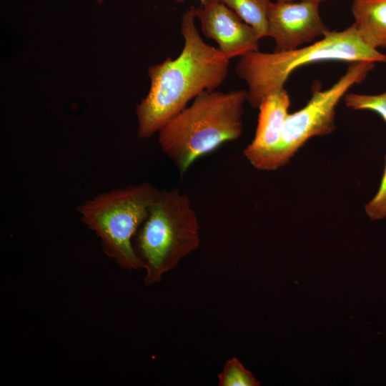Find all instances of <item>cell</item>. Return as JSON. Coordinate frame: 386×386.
Instances as JSON below:
<instances>
[{"label":"cell","mask_w":386,"mask_h":386,"mask_svg":"<svg viewBox=\"0 0 386 386\" xmlns=\"http://www.w3.org/2000/svg\"><path fill=\"white\" fill-rule=\"evenodd\" d=\"M345 106L354 110H369L377 114L386 124V91L378 94L347 93Z\"/></svg>","instance_id":"13"},{"label":"cell","mask_w":386,"mask_h":386,"mask_svg":"<svg viewBox=\"0 0 386 386\" xmlns=\"http://www.w3.org/2000/svg\"><path fill=\"white\" fill-rule=\"evenodd\" d=\"M318 1L321 3L322 1H324L325 0H276L277 2H290V1Z\"/></svg>","instance_id":"15"},{"label":"cell","mask_w":386,"mask_h":386,"mask_svg":"<svg viewBox=\"0 0 386 386\" xmlns=\"http://www.w3.org/2000/svg\"><path fill=\"white\" fill-rule=\"evenodd\" d=\"M177 2H184L185 0H176ZM206 0H199L200 1V4H202Z\"/></svg>","instance_id":"16"},{"label":"cell","mask_w":386,"mask_h":386,"mask_svg":"<svg viewBox=\"0 0 386 386\" xmlns=\"http://www.w3.org/2000/svg\"><path fill=\"white\" fill-rule=\"evenodd\" d=\"M247 91H205L158 132L161 149L180 174L199 158L243 132Z\"/></svg>","instance_id":"2"},{"label":"cell","mask_w":386,"mask_h":386,"mask_svg":"<svg viewBox=\"0 0 386 386\" xmlns=\"http://www.w3.org/2000/svg\"><path fill=\"white\" fill-rule=\"evenodd\" d=\"M204 36L215 41L229 59L259 50L256 31L221 0H206L195 8Z\"/></svg>","instance_id":"8"},{"label":"cell","mask_w":386,"mask_h":386,"mask_svg":"<svg viewBox=\"0 0 386 386\" xmlns=\"http://www.w3.org/2000/svg\"><path fill=\"white\" fill-rule=\"evenodd\" d=\"M99 3H102L103 0H97Z\"/></svg>","instance_id":"17"},{"label":"cell","mask_w":386,"mask_h":386,"mask_svg":"<svg viewBox=\"0 0 386 386\" xmlns=\"http://www.w3.org/2000/svg\"><path fill=\"white\" fill-rule=\"evenodd\" d=\"M159 190L142 182L99 193L77 207L81 222L99 238L103 252L122 269H142L133 239Z\"/></svg>","instance_id":"5"},{"label":"cell","mask_w":386,"mask_h":386,"mask_svg":"<svg viewBox=\"0 0 386 386\" xmlns=\"http://www.w3.org/2000/svg\"><path fill=\"white\" fill-rule=\"evenodd\" d=\"M321 61L386 64V54L366 44L352 24L341 31H330L319 40L294 50L249 53L239 57L235 73L247 85V102L258 109L264 99L284 89L295 70Z\"/></svg>","instance_id":"3"},{"label":"cell","mask_w":386,"mask_h":386,"mask_svg":"<svg viewBox=\"0 0 386 386\" xmlns=\"http://www.w3.org/2000/svg\"><path fill=\"white\" fill-rule=\"evenodd\" d=\"M290 105L285 89L269 95L259 104L254 137L243 152L254 167L279 144Z\"/></svg>","instance_id":"9"},{"label":"cell","mask_w":386,"mask_h":386,"mask_svg":"<svg viewBox=\"0 0 386 386\" xmlns=\"http://www.w3.org/2000/svg\"><path fill=\"white\" fill-rule=\"evenodd\" d=\"M385 165L379 189L375 196L365 206L370 219H380L386 217V155Z\"/></svg>","instance_id":"14"},{"label":"cell","mask_w":386,"mask_h":386,"mask_svg":"<svg viewBox=\"0 0 386 386\" xmlns=\"http://www.w3.org/2000/svg\"><path fill=\"white\" fill-rule=\"evenodd\" d=\"M195 19V7L191 6L182 18L184 46L179 55L148 69L149 91L136 110L141 139L158 133L191 100L205 91L216 90L227 78L229 59L204 41Z\"/></svg>","instance_id":"1"},{"label":"cell","mask_w":386,"mask_h":386,"mask_svg":"<svg viewBox=\"0 0 386 386\" xmlns=\"http://www.w3.org/2000/svg\"><path fill=\"white\" fill-rule=\"evenodd\" d=\"M351 11L362 41L374 49L386 48V0H353Z\"/></svg>","instance_id":"10"},{"label":"cell","mask_w":386,"mask_h":386,"mask_svg":"<svg viewBox=\"0 0 386 386\" xmlns=\"http://www.w3.org/2000/svg\"><path fill=\"white\" fill-rule=\"evenodd\" d=\"M375 65L372 61L350 63L345 73L330 88L322 89L320 84H315L307 104L287 115L277 146L254 168L263 171L276 170L288 163L310 139L332 133L335 128L337 104L352 86L366 79Z\"/></svg>","instance_id":"6"},{"label":"cell","mask_w":386,"mask_h":386,"mask_svg":"<svg viewBox=\"0 0 386 386\" xmlns=\"http://www.w3.org/2000/svg\"><path fill=\"white\" fill-rule=\"evenodd\" d=\"M219 386H259L252 372L236 357L226 361L222 370L217 375Z\"/></svg>","instance_id":"12"},{"label":"cell","mask_w":386,"mask_h":386,"mask_svg":"<svg viewBox=\"0 0 386 386\" xmlns=\"http://www.w3.org/2000/svg\"><path fill=\"white\" fill-rule=\"evenodd\" d=\"M133 246L146 285L161 281L200 244V227L189 197L178 189L159 190Z\"/></svg>","instance_id":"4"},{"label":"cell","mask_w":386,"mask_h":386,"mask_svg":"<svg viewBox=\"0 0 386 386\" xmlns=\"http://www.w3.org/2000/svg\"><path fill=\"white\" fill-rule=\"evenodd\" d=\"M251 26L259 39L268 37L267 11L271 0H221Z\"/></svg>","instance_id":"11"},{"label":"cell","mask_w":386,"mask_h":386,"mask_svg":"<svg viewBox=\"0 0 386 386\" xmlns=\"http://www.w3.org/2000/svg\"><path fill=\"white\" fill-rule=\"evenodd\" d=\"M318 1L272 2L267 11V33L274 52L294 50L323 37L330 30L323 22Z\"/></svg>","instance_id":"7"}]
</instances>
